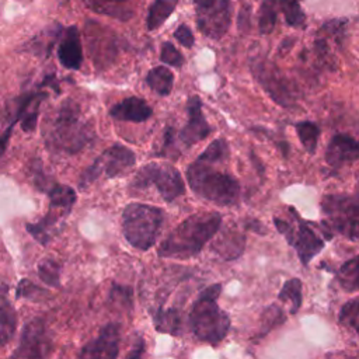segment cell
I'll list each match as a JSON object with an SVG mask.
<instances>
[{"label": "cell", "mask_w": 359, "mask_h": 359, "mask_svg": "<svg viewBox=\"0 0 359 359\" xmlns=\"http://www.w3.org/2000/svg\"><path fill=\"white\" fill-rule=\"evenodd\" d=\"M108 302L112 303L114 306L121 307V309H132L133 292H132V289L129 286L112 282L111 283V289H109Z\"/></svg>", "instance_id": "31"}, {"label": "cell", "mask_w": 359, "mask_h": 359, "mask_svg": "<svg viewBox=\"0 0 359 359\" xmlns=\"http://www.w3.org/2000/svg\"><path fill=\"white\" fill-rule=\"evenodd\" d=\"M163 219V210L156 206L129 203L122 212V231L126 241L133 248L149 250L160 234Z\"/></svg>", "instance_id": "5"}, {"label": "cell", "mask_w": 359, "mask_h": 359, "mask_svg": "<svg viewBox=\"0 0 359 359\" xmlns=\"http://www.w3.org/2000/svg\"><path fill=\"white\" fill-rule=\"evenodd\" d=\"M219 0H195V8H196V13L199 11H205L210 7H213Z\"/></svg>", "instance_id": "41"}, {"label": "cell", "mask_w": 359, "mask_h": 359, "mask_svg": "<svg viewBox=\"0 0 359 359\" xmlns=\"http://www.w3.org/2000/svg\"><path fill=\"white\" fill-rule=\"evenodd\" d=\"M187 180L191 189L201 198L216 205H233L240 195L237 180L226 172L216 171L208 163L195 161L187 170Z\"/></svg>", "instance_id": "4"}, {"label": "cell", "mask_w": 359, "mask_h": 359, "mask_svg": "<svg viewBox=\"0 0 359 359\" xmlns=\"http://www.w3.org/2000/svg\"><path fill=\"white\" fill-rule=\"evenodd\" d=\"M302 0H279L280 10L289 25L299 27L304 21V14L300 7Z\"/></svg>", "instance_id": "34"}, {"label": "cell", "mask_w": 359, "mask_h": 359, "mask_svg": "<svg viewBox=\"0 0 359 359\" xmlns=\"http://www.w3.org/2000/svg\"><path fill=\"white\" fill-rule=\"evenodd\" d=\"M146 83L149 87L156 91L160 95H168L172 90V83H174V76L172 73L164 67V66H157L151 69L147 76H146Z\"/></svg>", "instance_id": "25"}, {"label": "cell", "mask_w": 359, "mask_h": 359, "mask_svg": "<svg viewBox=\"0 0 359 359\" xmlns=\"http://www.w3.org/2000/svg\"><path fill=\"white\" fill-rule=\"evenodd\" d=\"M48 290L36 286L29 279H21L15 287V299H29V300H42Z\"/></svg>", "instance_id": "36"}, {"label": "cell", "mask_w": 359, "mask_h": 359, "mask_svg": "<svg viewBox=\"0 0 359 359\" xmlns=\"http://www.w3.org/2000/svg\"><path fill=\"white\" fill-rule=\"evenodd\" d=\"M285 321V314L283 311L276 306L272 304L269 307L265 309V311L262 313V318H261V331H259V337L265 335L266 332H269L273 327L279 325L280 323Z\"/></svg>", "instance_id": "35"}, {"label": "cell", "mask_w": 359, "mask_h": 359, "mask_svg": "<svg viewBox=\"0 0 359 359\" xmlns=\"http://www.w3.org/2000/svg\"><path fill=\"white\" fill-rule=\"evenodd\" d=\"M146 351V344L143 337L137 335L135 339V344L132 346V349L128 352V355L125 356V359H142Z\"/></svg>", "instance_id": "39"}, {"label": "cell", "mask_w": 359, "mask_h": 359, "mask_svg": "<svg viewBox=\"0 0 359 359\" xmlns=\"http://www.w3.org/2000/svg\"><path fill=\"white\" fill-rule=\"evenodd\" d=\"M279 0H264L259 15V31L262 34H271L276 24Z\"/></svg>", "instance_id": "30"}, {"label": "cell", "mask_w": 359, "mask_h": 359, "mask_svg": "<svg viewBox=\"0 0 359 359\" xmlns=\"http://www.w3.org/2000/svg\"><path fill=\"white\" fill-rule=\"evenodd\" d=\"M151 184L167 202L181 196L185 191L180 171L170 164L150 163L142 167L132 181V187L135 188H146Z\"/></svg>", "instance_id": "10"}, {"label": "cell", "mask_w": 359, "mask_h": 359, "mask_svg": "<svg viewBox=\"0 0 359 359\" xmlns=\"http://www.w3.org/2000/svg\"><path fill=\"white\" fill-rule=\"evenodd\" d=\"M50 348L52 342L46 324L36 317L24 325L20 342L8 359H46Z\"/></svg>", "instance_id": "11"}, {"label": "cell", "mask_w": 359, "mask_h": 359, "mask_svg": "<svg viewBox=\"0 0 359 359\" xmlns=\"http://www.w3.org/2000/svg\"><path fill=\"white\" fill-rule=\"evenodd\" d=\"M43 139L50 151L74 154L88 146L94 139V130L83 116L79 105L72 100H66L43 125Z\"/></svg>", "instance_id": "1"}, {"label": "cell", "mask_w": 359, "mask_h": 359, "mask_svg": "<svg viewBox=\"0 0 359 359\" xmlns=\"http://www.w3.org/2000/svg\"><path fill=\"white\" fill-rule=\"evenodd\" d=\"M359 158V140L349 135H335L325 150V160L332 167H341Z\"/></svg>", "instance_id": "15"}, {"label": "cell", "mask_w": 359, "mask_h": 359, "mask_svg": "<svg viewBox=\"0 0 359 359\" xmlns=\"http://www.w3.org/2000/svg\"><path fill=\"white\" fill-rule=\"evenodd\" d=\"M187 114H188V122L185 128L180 132V140L187 147H189L194 143L205 139L212 129L202 114V102L198 95H192L188 98Z\"/></svg>", "instance_id": "14"}, {"label": "cell", "mask_w": 359, "mask_h": 359, "mask_svg": "<svg viewBox=\"0 0 359 359\" xmlns=\"http://www.w3.org/2000/svg\"><path fill=\"white\" fill-rule=\"evenodd\" d=\"M220 290L222 286L219 283L203 289L192 304L188 318L194 335L212 345L223 341L230 330V317L216 303Z\"/></svg>", "instance_id": "3"}, {"label": "cell", "mask_w": 359, "mask_h": 359, "mask_svg": "<svg viewBox=\"0 0 359 359\" xmlns=\"http://www.w3.org/2000/svg\"><path fill=\"white\" fill-rule=\"evenodd\" d=\"M46 97L43 93H31L21 98L15 119H21V128L24 132H32L38 122L39 105Z\"/></svg>", "instance_id": "22"}, {"label": "cell", "mask_w": 359, "mask_h": 359, "mask_svg": "<svg viewBox=\"0 0 359 359\" xmlns=\"http://www.w3.org/2000/svg\"><path fill=\"white\" fill-rule=\"evenodd\" d=\"M278 299L287 302L290 304V314H296L302 306V280L299 278H292L286 280L278 294Z\"/></svg>", "instance_id": "27"}, {"label": "cell", "mask_w": 359, "mask_h": 359, "mask_svg": "<svg viewBox=\"0 0 359 359\" xmlns=\"http://www.w3.org/2000/svg\"><path fill=\"white\" fill-rule=\"evenodd\" d=\"M196 21L203 35L222 38L230 25V0H219L213 7L196 13Z\"/></svg>", "instance_id": "13"}, {"label": "cell", "mask_w": 359, "mask_h": 359, "mask_svg": "<svg viewBox=\"0 0 359 359\" xmlns=\"http://www.w3.org/2000/svg\"><path fill=\"white\" fill-rule=\"evenodd\" d=\"M151 318L154 328L158 332H165L171 335H180L181 332V314L177 309H163L158 307L151 311Z\"/></svg>", "instance_id": "23"}, {"label": "cell", "mask_w": 359, "mask_h": 359, "mask_svg": "<svg viewBox=\"0 0 359 359\" xmlns=\"http://www.w3.org/2000/svg\"><path fill=\"white\" fill-rule=\"evenodd\" d=\"M17 311L8 300V285H0V346H6L17 330Z\"/></svg>", "instance_id": "19"}, {"label": "cell", "mask_w": 359, "mask_h": 359, "mask_svg": "<svg viewBox=\"0 0 359 359\" xmlns=\"http://www.w3.org/2000/svg\"><path fill=\"white\" fill-rule=\"evenodd\" d=\"M296 130H297V135H299L300 142H302L303 147L306 149V151L313 154L316 151L317 140H318V136H320L318 126L313 122L306 121V122H299L296 125Z\"/></svg>", "instance_id": "29"}, {"label": "cell", "mask_w": 359, "mask_h": 359, "mask_svg": "<svg viewBox=\"0 0 359 359\" xmlns=\"http://www.w3.org/2000/svg\"><path fill=\"white\" fill-rule=\"evenodd\" d=\"M222 216L216 212H202L181 222L160 244L157 254L164 258H191L201 252L205 244L217 233Z\"/></svg>", "instance_id": "2"}, {"label": "cell", "mask_w": 359, "mask_h": 359, "mask_svg": "<svg viewBox=\"0 0 359 359\" xmlns=\"http://www.w3.org/2000/svg\"><path fill=\"white\" fill-rule=\"evenodd\" d=\"M339 321L359 334V297L346 302L341 307Z\"/></svg>", "instance_id": "32"}, {"label": "cell", "mask_w": 359, "mask_h": 359, "mask_svg": "<svg viewBox=\"0 0 359 359\" xmlns=\"http://www.w3.org/2000/svg\"><path fill=\"white\" fill-rule=\"evenodd\" d=\"M358 188H359V174H358Z\"/></svg>", "instance_id": "42"}, {"label": "cell", "mask_w": 359, "mask_h": 359, "mask_svg": "<svg viewBox=\"0 0 359 359\" xmlns=\"http://www.w3.org/2000/svg\"><path fill=\"white\" fill-rule=\"evenodd\" d=\"M153 111L149 104L137 97H129L123 101L115 104L109 115L118 121H128V122H144L151 116Z\"/></svg>", "instance_id": "17"}, {"label": "cell", "mask_w": 359, "mask_h": 359, "mask_svg": "<svg viewBox=\"0 0 359 359\" xmlns=\"http://www.w3.org/2000/svg\"><path fill=\"white\" fill-rule=\"evenodd\" d=\"M135 0H84L87 8L97 14L126 21L133 17Z\"/></svg>", "instance_id": "20"}, {"label": "cell", "mask_w": 359, "mask_h": 359, "mask_svg": "<svg viewBox=\"0 0 359 359\" xmlns=\"http://www.w3.org/2000/svg\"><path fill=\"white\" fill-rule=\"evenodd\" d=\"M46 194L49 195V209L46 215L36 223L25 224L27 231L41 245H48L63 229V220L69 216L77 199L74 189L62 184H52Z\"/></svg>", "instance_id": "6"}, {"label": "cell", "mask_w": 359, "mask_h": 359, "mask_svg": "<svg viewBox=\"0 0 359 359\" xmlns=\"http://www.w3.org/2000/svg\"><path fill=\"white\" fill-rule=\"evenodd\" d=\"M136 157L133 151L122 144H114L104 150L94 163L81 174L80 188H86L88 184L100 178H115L123 175L135 165Z\"/></svg>", "instance_id": "8"}, {"label": "cell", "mask_w": 359, "mask_h": 359, "mask_svg": "<svg viewBox=\"0 0 359 359\" xmlns=\"http://www.w3.org/2000/svg\"><path fill=\"white\" fill-rule=\"evenodd\" d=\"M244 244L245 237L241 233L236 230H226L212 243V251L223 259H236L243 254Z\"/></svg>", "instance_id": "21"}, {"label": "cell", "mask_w": 359, "mask_h": 359, "mask_svg": "<svg viewBox=\"0 0 359 359\" xmlns=\"http://www.w3.org/2000/svg\"><path fill=\"white\" fill-rule=\"evenodd\" d=\"M39 279L52 287L60 286V264L52 258H43L38 264Z\"/></svg>", "instance_id": "28"}, {"label": "cell", "mask_w": 359, "mask_h": 359, "mask_svg": "<svg viewBox=\"0 0 359 359\" xmlns=\"http://www.w3.org/2000/svg\"><path fill=\"white\" fill-rule=\"evenodd\" d=\"M321 209L331 229L349 240L359 241V195H325Z\"/></svg>", "instance_id": "7"}, {"label": "cell", "mask_w": 359, "mask_h": 359, "mask_svg": "<svg viewBox=\"0 0 359 359\" xmlns=\"http://www.w3.org/2000/svg\"><path fill=\"white\" fill-rule=\"evenodd\" d=\"M15 123H17V119L14 118V121L7 126V129L4 130V133L0 136V157L3 156V153L6 151V149H7V146H8V140H10V136H11V133H13V128H14Z\"/></svg>", "instance_id": "40"}, {"label": "cell", "mask_w": 359, "mask_h": 359, "mask_svg": "<svg viewBox=\"0 0 359 359\" xmlns=\"http://www.w3.org/2000/svg\"><path fill=\"white\" fill-rule=\"evenodd\" d=\"M174 36H175V39H177L182 46H185V48H191V46L194 45V42H195L192 31H191L187 25H184V24H181V25L175 29Z\"/></svg>", "instance_id": "38"}, {"label": "cell", "mask_w": 359, "mask_h": 359, "mask_svg": "<svg viewBox=\"0 0 359 359\" xmlns=\"http://www.w3.org/2000/svg\"><path fill=\"white\" fill-rule=\"evenodd\" d=\"M121 344V325L105 324L98 335L81 346L77 359H118Z\"/></svg>", "instance_id": "12"}, {"label": "cell", "mask_w": 359, "mask_h": 359, "mask_svg": "<svg viewBox=\"0 0 359 359\" xmlns=\"http://www.w3.org/2000/svg\"><path fill=\"white\" fill-rule=\"evenodd\" d=\"M57 57L62 66L69 70H79L81 67L83 49L76 25H72L65 31V35L57 46Z\"/></svg>", "instance_id": "16"}, {"label": "cell", "mask_w": 359, "mask_h": 359, "mask_svg": "<svg viewBox=\"0 0 359 359\" xmlns=\"http://www.w3.org/2000/svg\"><path fill=\"white\" fill-rule=\"evenodd\" d=\"M160 59H161V62H164L170 66H174V67H181L184 63L182 55L180 53V50H177V48L171 42L163 43Z\"/></svg>", "instance_id": "37"}, {"label": "cell", "mask_w": 359, "mask_h": 359, "mask_svg": "<svg viewBox=\"0 0 359 359\" xmlns=\"http://www.w3.org/2000/svg\"><path fill=\"white\" fill-rule=\"evenodd\" d=\"M337 280L339 286L346 292L359 290V255L348 259L339 266L337 272Z\"/></svg>", "instance_id": "24"}, {"label": "cell", "mask_w": 359, "mask_h": 359, "mask_svg": "<svg viewBox=\"0 0 359 359\" xmlns=\"http://www.w3.org/2000/svg\"><path fill=\"white\" fill-rule=\"evenodd\" d=\"M290 210L294 217V224L278 217L273 219V223L279 233H282L287 243L296 250L302 264L307 265L323 250L324 241L310 223L300 219L293 209Z\"/></svg>", "instance_id": "9"}, {"label": "cell", "mask_w": 359, "mask_h": 359, "mask_svg": "<svg viewBox=\"0 0 359 359\" xmlns=\"http://www.w3.org/2000/svg\"><path fill=\"white\" fill-rule=\"evenodd\" d=\"M257 76L259 79V81L262 83V87H265V90L271 94V97L282 104V105H289L290 104V93L287 90V87L285 86V80L278 74L276 69L266 67L265 63H259L258 67L255 69Z\"/></svg>", "instance_id": "18"}, {"label": "cell", "mask_w": 359, "mask_h": 359, "mask_svg": "<svg viewBox=\"0 0 359 359\" xmlns=\"http://www.w3.org/2000/svg\"><path fill=\"white\" fill-rule=\"evenodd\" d=\"M229 156V147L224 139H216L213 140L205 151L198 157V161L202 163H213V161H222Z\"/></svg>", "instance_id": "33"}, {"label": "cell", "mask_w": 359, "mask_h": 359, "mask_svg": "<svg viewBox=\"0 0 359 359\" xmlns=\"http://www.w3.org/2000/svg\"><path fill=\"white\" fill-rule=\"evenodd\" d=\"M175 0H154L149 7L146 25L149 31L157 29L174 11Z\"/></svg>", "instance_id": "26"}]
</instances>
